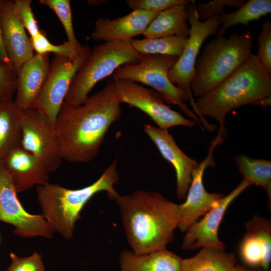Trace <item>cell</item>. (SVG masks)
<instances>
[{"label":"cell","instance_id":"1","mask_svg":"<svg viewBox=\"0 0 271 271\" xmlns=\"http://www.w3.org/2000/svg\"><path fill=\"white\" fill-rule=\"evenodd\" d=\"M121 104L111 81L82 104L64 101L54 126L62 159L71 163H88L94 159L109 128L120 118Z\"/></svg>","mask_w":271,"mask_h":271},{"label":"cell","instance_id":"2","mask_svg":"<svg viewBox=\"0 0 271 271\" xmlns=\"http://www.w3.org/2000/svg\"><path fill=\"white\" fill-rule=\"evenodd\" d=\"M118 205L127 241L132 251L142 254L166 249L178 227V204L158 192H118L109 197Z\"/></svg>","mask_w":271,"mask_h":271},{"label":"cell","instance_id":"3","mask_svg":"<svg viewBox=\"0 0 271 271\" xmlns=\"http://www.w3.org/2000/svg\"><path fill=\"white\" fill-rule=\"evenodd\" d=\"M271 74L262 66L256 54L248 59L214 89L195 101L193 112L204 127L214 131L216 127L205 116L214 118L220 130L226 131L227 114L239 107L253 104L265 107L270 105Z\"/></svg>","mask_w":271,"mask_h":271},{"label":"cell","instance_id":"4","mask_svg":"<svg viewBox=\"0 0 271 271\" xmlns=\"http://www.w3.org/2000/svg\"><path fill=\"white\" fill-rule=\"evenodd\" d=\"M117 167L115 159L96 181L78 189L49 183L37 186V197L43 215L55 231L66 239H70L76 222L81 217L80 212L93 196L101 191H106L108 197L117 192L114 188L119 180Z\"/></svg>","mask_w":271,"mask_h":271},{"label":"cell","instance_id":"5","mask_svg":"<svg viewBox=\"0 0 271 271\" xmlns=\"http://www.w3.org/2000/svg\"><path fill=\"white\" fill-rule=\"evenodd\" d=\"M252 43L249 31L234 32L228 38L216 36L208 42L195 65L193 96H203L234 72L252 53Z\"/></svg>","mask_w":271,"mask_h":271},{"label":"cell","instance_id":"6","mask_svg":"<svg viewBox=\"0 0 271 271\" xmlns=\"http://www.w3.org/2000/svg\"><path fill=\"white\" fill-rule=\"evenodd\" d=\"M130 41L106 42L94 46L74 77L64 102L83 104L99 81L121 66L138 62L144 55L134 49Z\"/></svg>","mask_w":271,"mask_h":271},{"label":"cell","instance_id":"7","mask_svg":"<svg viewBox=\"0 0 271 271\" xmlns=\"http://www.w3.org/2000/svg\"><path fill=\"white\" fill-rule=\"evenodd\" d=\"M178 58L170 55H144L138 62L118 68L109 81L124 80L150 86L162 96L166 104L177 105L203 129L198 117L185 103L190 100L189 94L173 84L169 78L168 72Z\"/></svg>","mask_w":271,"mask_h":271},{"label":"cell","instance_id":"8","mask_svg":"<svg viewBox=\"0 0 271 271\" xmlns=\"http://www.w3.org/2000/svg\"><path fill=\"white\" fill-rule=\"evenodd\" d=\"M194 1L186 5L190 34L185 48L177 61L168 72L171 82L179 88L186 91L190 97V102L194 107L195 101L191 90L198 55L204 41L216 34L219 26V15L201 21L199 19Z\"/></svg>","mask_w":271,"mask_h":271},{"label":"cell","instance_id":"9","mask_svg":"<svg viewBox=\"0 0 271 271\" xmlns=\"http://www.w3.org/2000/svg\"><path fill=\"white\" fill-rule=\"evenodd\" d=\"M90 52L89 46L85 45L74 59L55 55L51 61L47 80L35 108L45 115L53 126L71 83Z\"/></svg>","mask_w":271,"mask_h":271},{"label":"cell","instance_id":"10","mask_svg":"<svg viewBox=\"0 0 271 271\" xmlns=\"http://www.w3.org/2000/svg\"><path fill=\"white\" fill-rule=\"evenodd\" d=\"M21 147L37 157L48 172H55L62 162L54 126L36 108L21 110Z\"/></svg>","mask_w":271,"mask_h":271},{"label":"cell","instance_id":"11","mask_svg":"<svg viewBox=\"0 0 271 271\" xmlns=\"http://www.w3.org/2000/svg\"><path fill=\"white\" fill-rule=\"evenodd\" d=\"M121 103L136 107L147 114L158 127L168 130L175 126L194 127L196 122L184 117L167 105L156 90L128 80L113 81Z\"/></svg>","mask_w":271,"mask_h":271},{"label":"cell","instance_id":"12","mask_svg":"<svg viewBox=\"0 0 271 271\" xmlns=\"http://www.w3.org/2000/svg\"><path fill=\"white\" fill-rule=\"evenodd\" d=\"M11 178L0 164V221L11 224L17 235L51 238L54 229L43 215L30 214L20 202Z\"/></svg>","mask_w":271,"mask_h":271},{"label":"cell","instance_id":"13","mask_svg":"<svg viewBox=\"0 0 271 271\" xmlns=\"http://www.w3.org/2000/svg\"><path fill=\"white\" fill-rule=\"evenodd\" d=\"M224 141L219 134L210 144L206 158L199 163L192 174V180L185 201L178 204L179 223L178 227L181 232H185L189 227L212 209L224 195L217 193L208 192L204 186L203 177L206 169L216 166L213 153L216 146Z\"/></svg>","mask_w":271,"mask_h":271},{"label":"cell","instance_id":"14","mask_svg":"<svg viewBox=\"0 0 271 271\" xmlns=\"http://www.w3.org/2000/svg\"><path fill=\"white\" fill-rule=\"evenodd\" d=\"M248 186L244 180L228 195L224 196L199 221L185 232L182 243L183 249L209 247L225 250V244L218 237V229L230 204Z\"/></svg>","mask_w":271,"mask_h":271},{"label":"cell","instance_id":"15","mask_svg":"<svg viewBox=\"0 0 271 271\" xmlns=\"http://www.w3.org/2000/svg\"><path fill=\"white\" fill-rule=\"evenodd\" d=\"M144 131L156 146L162 157L174 167L176 176L177 197L180 200L185 198L191 182L192 174L199 163L179 148L168 130L145 123Z\"/></svg>","mask_w":271,"mask_h":271},{"label":"cell","instance_id":"16","mask_svg":"<svg viewBox=\"0 0 271 271\" xmlns=\"http://www.w3.org/2000/svg\"><path fill=\"white\" fill-rule=\"evenodd\" d=\"M13 0H2L1 25L4 45L11 64L18 73L23 64L34 55L30 38L17 17Z\"/></svg>","mask_w":271,"mask_h":271},{"label":"cell","instance_id":"17","mask_svg":"<svg viewBox=\"0 0 271 271\" xmlns=\"http://www.w3.org/2000/svg\"><path fill=\"white\" fill-rule=\"evenodd\" d=\"M49 54H38L26 61L17 73L14 102L20 110L35 108L47 80Z\"/></svg>","mask_w":271,"mask_h":271},{"label":"cell","instance_id":"18","mask_svg":"<svg viewBox=\"0 0 271 271\" xmlns=\"http://www.w3.org/2000/svg\"><path fill=\"white\" fill-rule=\"evenodd\" d=\"M159 13L132 10L114 19L99 17L95 21L90 37L94 41L104 42L130 41L135 36L143 35Z\"/></svg>","mask_w":271,"mask_h":271},{"label":"cell","instance_id":"19","mask_svg":"<svg viewBox=\"0 0 271 271\" xmlns=\"http://www.w3.org/2000/svg\"><path fill=\"white\" fill-rule=\"evenodd\" d=\"M2 164L17 193L31 189L36 185L49 183V173L43 163L21 146L10 151Z\"/></svg>","mask_w":271,"mask_h":271},{"label":"cell","instance_id":"20","mask_svg":"<svg viewBox=\"0 0 271 271\" xmlns=\"http://www.w3.org/2000/svg\"><path fill=\"white\" fill-rule=\"evenodd\" d=\"M245 226L246 233L239 248L242 260L250 266L268 269L271 261L270 221L256 216Z\"/></svg>","mask_w":271,"mask_h":271},{"label":"cell","instance_id":"21","mask_svg":"<svg viewBox=\"0 0 271 271\" xmlns=\"http://www.w3.org/2000/svg\"><path fill=\"white\" fill-rule=\"evenodd\" d=\"M182 259L167 249L142 254L124 250L119 264L121 271H181Z\"/></svg>","mask_w":271,"mask_h":271},{"label":"cell","instance_id":"22","mask_svg":"<svg viewBox=\"0 0 271 271\" xmlns=\"http://www.w3.org/2000/svg\"><path fill=\"white\" fill-rule=\"evenodd\" d=\"M189 34L186 5L182 4L159 12L143 35L145 38L153 39L172 36L188 37Z\"/></svg>","mask_w":271,"mask_h":271},{"label":"cell","instance_id":"23","mask_svg":"<svg viewBox=\"0 0 271 271\" xmlns=\"http://www.w3.org/2000/svg\"><path fill=\"white\" fill-rule=\"evenodd\" d=\"M20 113L13 99L0 102V164L10 151L21 146Z\"/></svg>","mask_w":271,"mask_h":271},{"label":"cell","instance_id":"24","mask_svg":"<svg viewBox=\"0 0 271 271\" xmlns=\"http://www.w3.org/2000/svg\"><path fill=\"white\" fill-rule=\"evenodd\" d=\"M195 255L182 259L181 271H228L236 264L234 253L204 247Z\"/></svg>","mask_w":271,"mask_h":271},{"label":"cell","instance_id":"25","mask_svg":"<svg viewBox=\"0 0 271 271\" xmlns=\"http://www.w3.org/2000/svg\"><path fill=\"white\" fill-rule=\"evenodd\" d=\"M271 12L270 0H248L236 11L223 13L219 16L220 26L216 36H224L227 30L235 25L249 26V23L257 20Z\"/></svg>","mask_w":271,"mask_h":271},{"label":"cell","instance_id":"26","mask_svg":"<svg viewBox=\"0 0 271 271\" xmlns=\"http://www.w3.org/2000/svg\"><path fill=\"white\" fill-rule=\"evenodd\" d=\"M235 164L243 180L249 185L262 187L266 191L268 203L271 201V162L264 159L251 158L244 155L234 157Z\"/></svg>","mask_w":271,"mask_h":271},{"label":"cell","instance_id":"27","mask_svg":"<svg viewBox=\"0 0 271 271\" xmlns=\"http://www.w3.org/2000/svg\"><path fill=\"white\" fill-rule=\"evenodd\" d=\"M188 37L172 36L159 38L131 40L134 49L142 55L159 54L179 57Z\"/></svg>","mask_w":271,"mask_h":271},{"label":"cell","instance_id":"28","mask_svg":"<svg viewBox=\"0 0 271 271\" xmlns=\"http://www.w3.org/2000/svg\"><path fill=\"white\" fill-rule=\"evenodd\" d=\"M40 3L48 6L60 21L67 38V41L77 51L82 45L76 39L73 28L71 3L69 0H40Z\"/></svg>","mask_w":271,"mask_h":271},{"label":"cell","instance_id":"29","mask_svg":"<svg viewBox=\"0 0 271 271\" xmlns=\"http://www.w3.org/2000/svg\"><path fill=\"white\" fill-rule=\"evenodd\" d=\"M30 39L32 47L36 54L43 55L53 53L55 55H61L70 59L75 58L78 55V51L68 41L62 44L54 45L41 31L37 36L30 37Z\"/></svg>","mask_w":271,"mask_h":271},{"label":"cell","instance_id":"30","mask_svg":"<svg viewBox=\"0 0 271 271\" xmlns=\"http://www.w3.org/2000/svg\"><path fill=\"white\" fill-rule=\"evenodd\" d=\"M244 2L243 0H214L207 3L199 2L196 8L199 19L205 21L215 15H220L224 13V8L225 7L237 9Z\"/></svg>","mask_w":271,"mask_h":271},{"label":"cell","instance_id":"31","mask_svg":"<svg viewBox=\"0 0 271 271\" xmlns=\"http://www.w3.org/2000/svg\"><path fill=\"white\" fill-rule=\"evenodd\" d=\"M257 41L258 49L256 55L262 66L271 74V23L269 21L262 25Z\"/></svg>","mask_w":271,"mask_h":271},{"label":"cell","instance_id":"32","mask_svg":"<svg viewBox=\"0 0 271 271\" xmlns=\"http://www.w3.org/2000/svg\"><path fill=\"white\" fill-rule=\"evenodd\" d=\"M31 3V0H14L13 6L17 17L32 38L37 36L41 31L32 12Z\"/></svg>","mask_w":271,"mask_h":271},{"label":"cell","instance_id":"33","mask_svg":"<svg viewBox=\"0 0 271 271\" xmlns=\"http://www.w3.org/2000/svg\"><path fill=\"white\" fill-rule=\"evenodd\" d=\"M11 264L5 271H44L41 255L34 252L31 255L21 257L14 252L10 253Z\"/></svg>","mask_w":271,"mask_h":271},{"label":"cell","instance_id":"34","mask_svg":"<svg viewBox=\"0 0 271 271\" xmlns=\"http://www.w3.org/2000/svg\"><path fill=\"white\" fill-rule=\"evenodd\" d=\"M188 0H127V6L132 10L160 12L177 5H186Z\"/></svg>","mask_w":271,"mask_h":271},{"label":"cell","instance_id":"35","mask_svg":"<svg viewBox=\"0 0 271 271\" xmlns=\"http://www.w3.org/2000/svg\"><path fill=\"white\" fill-rule=\"evenodd\" d=\"M17 84V74L14 69L0 64V102L13 99Z\"/></svg>","mask_w":271,"mask_h":271},{"label":"cell","instance_id":"36","mask_svg":"<svg viewBox=\"0 0 271 271\" xmlns=\"http://www.w3.org/2000/svg\"><path fill=\"white\" fill-rule=\"evenodd\" d=\"M2 0H0V16ZM0 64H4L13 68L5 50L2 35V29L0 19Z\"/></svg>","mask_w":271,"mask_h":271},{"label":"cell","instance_id":"37","mask_svg":"<svg viewBox=\"0 0 271 271\" xmlns=\"http://www.w3.org/2000/svg\"><path fill=\"white\" fill-rule=\"evenodd\" d=\"M228 271H253L243 266L235 265Z\"/></svg>","mask_w":271,"mask_h":271},{"label":"cell","instance_id":"38","mask_svg":"<svg viewBox=\"0 0 271 271\" xmlns=\"http://www.w3.org/2000/svg\"><path fill=\"white\" fill-rule=\"evenodd\" d=\"M106 2V1H100V0H94V1H88L87 3L90 6H97L99 4H102Z\"/></svg>","mask_w":271,"mask_h":271},{"label":"cell","instance_id":"39","mask_svg":"<svg viewBox=\"0 0 271 271\" xmlns=\"http://www.w3.org/2000/svg\"><path fill=\"white\" fill-rule=\"evenodd\" d=\"M261 271H270V270L268 269H262Z\"/></svg>","mask_w":271,"mask_h":271}]
</instances>
